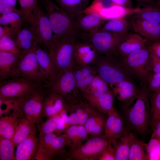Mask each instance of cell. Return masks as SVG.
Returning <instances> with one entry per match:
<instances>
[{
	"mask_svg": "<svg viewBox=\"0 0 160 160\" xmlns=\"http://www.w3.org/2000/svg\"><path fill=\"white\" fill-rule=\"evenodd\" d=\"M149 91L147 86L143 85L135 97L124 103L127 126L142 135L146 133L151 117Z\"/></svg>",
	"mask_w": 160,
	"mask_h": 160,
	"instance_id": "obj_1",
	"label": "cell"
},
{
	"mask_svg": "<svg viewBox=\"0 0 160 160\" xmlns=\"http://www.w3.org/2000/svg\"><path fill=\"white\" fill-rule=\"evenodd\" d=\"M49 20L56 40L63 39H77V33L73 25V19L53 0H41Z\"/></svg>",
	"mask_w": 160,
	"mask_h": 160,
	"instance_id": "obj_2",
	"label": "cell"
},
{
	"mask_svg": "<svg viewBox=\"0 0 160 160\" xmlns=\"http://www.w3.org/2000/svg\"><path fill=\"white\" fill-rule=\"evenodd\" d=\"M48 92L62 96L69 105L78 103L84 99L79 90L73 70L58 71L55 77L45 85Z\"/></svg>",
	"mask_w": 160,
	"mask_h": 160,
	"instance_id": "obj_3",
	"label": "cell"
},
{
	"mask_svg": "<svg viewBox=\"0 0 160 160\" xmlns=\"http://www.w3.org/2000/svg\"><path fill=\"white\" fill-rule=\"evenodd\" d=\"M126 34L98 31L79 33L77 39L90 44L99 54L119 60L120 57L117 52V47Z\"/></svg>",
	"mask_w": 160,
	"mask_h": 160,
	"instance_id": "obj_4",
	"label": "cell"
},
{
	"mask_svg": "<svg viewBox=\"0 0 160 160\" xmlns=\"http://www.w3.org/2000/svg\"><path fill=\"white\" fill-rule=\"evenodd\" d=\"M36 45L20 56L10 78L22 77L42 85L48 83V80L37 60Z\"/></svg>",
	"mask_w": 160,
	"mask_h": 160,
	"instance_id": "obj_5",
	"label": "cell"
},
{
	"mask_svg": "<svg viewBox=\"0 0 160 160\" xmlns=\"http://www.w3.org/2000/svg\"><path fill=\"white\" fill-rule=\"evenodd\" d=\"M47 93L45 85H43L25 97L16 100L17 111L33 125L43 122V103Z\"/></svg>",
	"mask_w": 160,
	"mask_h": 160,
	"instance_id": "obj_6",
	"label": "cell"
},
{
	"mask_svg": "<svg viewBox=\"0 0 160 160\" xmlns=\"http://www.w3.org/2000/svg\"><path fill=\"white\" fill-rule=\"evenodd\" d=\"M150 49L146 46L125 56L121 61L130 76L137 77L147 86L148 78L152 72L150 62Z\"/></svg>",
	"mask_w": 160,
	"mask_h": 160,
	"instance_id": "obj_7",
	"label": "cell"
},
{
	"mask_svg": "<svg viewBox=\"0 0 160 160\" xmlns=\"http://www.w3.org/2000/svg\"><path fill=\"white\" fill-rule=\"evenodd\" d=\"M29 23L37 37L38 44L51 54L56 41L46 13L38 2L33 11Z\"/></svg>",
	"mask_w": 160,
	"mask_h": 160,
	"instance_id": "obj_8",
	"label": "cell"
},
{
	"mask_svg": "<svg viewBox=\"0 0 160 160\" xmlns=\"http://www.w3.org/2000/svg\"><path fill=\"white\" fill-rule=\"evenodd\" d=\"M94 66L97 74L108 84L130 80L121 60L99 54Z\"/></svg>",
	"mask_w": 160,
	"mask_h": 160,
	"instance_id": "obj_9",
	"label": "cell"
},
{
	"mask_svg": "<svg viewBox=\"0 0 160 160\" xmlns=\"http://www.w3.org/2000/svg\"><path fill=\"white\" fill-rule=\"evenodd\" d=\"M39 146L33 159L52 160L67 152L65 148L68 146V143L62 134L53 133L39 136Z\"/></svg>",
	"mask_w": 160,
	"mask_h": 160,
	"instance_id": "obj_10",
	"label": "cell"
},
{
	"mask_svg": "<svg viewBox=\"0 0 160 160\" xmlns=\"http://www.w3.org/2000/svg\"><path fill=\"white\" fill-rule=\"evenodd\" d=\"M43 85L22 77L9 78L0 82V98L17 100Z\"/></svg>",
	"mask_w": 160,
	"mask_h": 160,
	"instance_id": "obj_11",
	"label": "cell"
},
{
	"mask_svg": "<svg viewBox=\"0 0 160 160\" xmlns=\"http://www.w3.org/2000/svg\"><path fill=\"white\" fill-rule=\"evenodd\" d=\"M109 142L105 134L91 137L85 143L65 154L67 160H97Z\"/></svg>",
	"mask_w": 160,
	"mask_h": 160,
	"instance_id": "obj_12",
	"label": "cell"
},
{
	"mask_svg": "<svg viewBox=\"0 0 160 160\" xmlns=\"http://www.w3.org/2000/svg\"><path fill=\"white\" fill-rule=\"evenodd\" d=\"M76 40L69 38L56 40L53 51L50 54L57 72L64 69L73 70L75 64L74 52Z\"/></svg>",
	"mask_w": 160,
	"mask_h": 160,
	"instance_id": "obj_13",
	"label": "cell"
},
{
	"mask_svg": "<svg viewBox=\"0 0 160 160\" xmlns=\"http://www.w3.org/2000/svg\"><path fill=\"white\" fill-rule=\"evenodd\" d=\"M107 19L96 12L84 13L83 12L73 19L74 28L78 34L98 31Z\"/></svg>",
	"mask_w": 160,
	"mask_h": 160,
	"instance_id": "obj_14",
	"label": "cell"
},
{
	"mask_svg": "<svg viewBox=\"0 0 160 160\" xmlns=\"http://www.w3.org/2000/svg\"><path fill=\"white\" fill-rule=\"evenodd\" d=\"M106 120L105 135L113 147L123 133L126 126L125 120L114 107L108 114Z\"/></svg>",
	"mask_w": 160,
	"mask_h": 160,
	"instance_id": "obj_15",
	"label": "cell"
},
{
	"mask_svg": "<svg viewBox=\"0 0 160 160\" xmlns=\"http://www.w3.org/2000/svg\"><path fill=\"white\" fill-rule=\"evenodd\" d=\"M130 23L134 31L147 39L160 42V24L132 17Z\"/></svg>",
	"mask_w": 160,
	"mask_h": 160,
	"instance_id": "obj_16",
	"label": "cell"
},
{
	"mask_svg": "<svg viewBox=\"0 0 160 160\" xmlns=\"http://www.w3.org/2000/svg\"><path fill=\"white\" fill-rule=\"evenodd\" d=\"M85 100L76 104L69 105V124L70 126L76 124L84 125L87 119L97 110Z\"/></svg>",
	"mask_w": 160,
	"mask_h": 160,
	"instance_id": "obj_17",
	"label": "cell"
},
{
	"mask_svg": "<svg viewBox=\"0 0 160 160\" xmlns=\"http://www.w3.org/2000/svg\"><path fill=\"white\" fill-rule=\"evenodd\" d=\"M98 55L92 45L88 43L76 40L74 52L76 64L81 65L93 66Z\"/></svg>",
	"mask_w": 160,
	"mask_h": 160,
	"instance_id": "obj_18",
	"label": "cell"
},
{
	"mask_svg": "<svg viewBox=\"0 0 160 160\" xmlns=\"http://www.w3.org/2000/svg\"><path fill=\"white\" fill-rule=\"evenodd\" d=\"M68 107V103L60 95L55 92H48L44 100L42 116H52Z\"/></svg>",
	"mask_w": 160,
	"mask_h": 160,
	"instance_id": "obj_19",
	"label": "cell"
},
{
	"mask_svg": "<svg viewBox=\"0 0 160 160\" xmlns=\"http://www.w3.org/2000/svg\"><path fill=\"white\" fill-rule=\"evenodd\" d=\"M147 39L137 33H128L121 40L117 48L120 57L125 56L146 46Z\"/></svg>",
	"mask_w": 160,
	"mask_h": 160,
	"instance_id": "obj_20",
	"label": "cell"
},
{
	"mask_svg": "<svg viewBox=\"0 0 160 160\" xmlns=\"http://www.w3.org/2000/svg\"><path fill=\"white\" fill-rule=\"evenodd\" d=\"M14 39L20 55L38 44L37 37L30 23H25Z\"/></svg>",
	"mask_w": 160,
	"mask_h": 160,
	"instance_id": "obj_21",
	"label": "cell"
},
{
	"mask_svg": "<svg viewBox=\"0 0 160 160\" xmlns=\"http://www.w3.org/2000/svg\"><path fill=\"white\" fill-rule=\"evenodd\" d=\"M36 132H32L17 146L15 154L16 160L33 159L39 144Z\"/></svg>",
	"mask_w": 160,
	"mask_h": 160,
	"instance_id": "obj_22",
	"label": "cell"
},
{
	"mask_svg": "<svg viewBox=\"0 0 160 160\" xmlns=\"http://www.w3.org/2000/svg\"><path fill=\"white\" fill-rule=\"evenodd\" d=\"M26 23L23 16L17 12H13L0 15V25L6 29L7 31L6 36L13 39Z\"/></svg>",
	"mask_w": 160,
	"mask_h": 160,
	"instance_id": "obj_23",
	"label": "cell"
},
{
	"mask_svg": "<svg viewBox=\"0 0 160 160\" xmlns=\"http://www.w3.org/2000/svg\"><path fill=\"white\" fill-rule=\"evenodd\" d=\"M115 97L124 103L135 97L138 93V89L130 80L109 84Z\"/></svg>",
	"mask_w": 160,
	"mask_h": 160,
	"instance_id": "obj_24",
	"label": "cell"
},
{
	"mask_svg": "<svg viewBox=\"0 0 160 160\" xmlns=\"http://www.w3.org/2000/svg\"><path fill=\"white\" fill-rule=\"evenodd\" d=\"M83 97L100 112L108 115L114 107L113 102L115 96L112 90L98 96L82 95Z\"/></svg>",
	"mask_w": 160,
	"mask_h": 160,
	"instance_id": "obj_25",
	"label": "cell"
},
{
	"mask_svg": "<svg viewBox=\"0 0 160 160\" xmlns=\"http://www.w3.org/2000/svg\"><path fill=\"white\" fill-rule=\"evenodd\" d=\"M36 52L39 66L49 82L57 73L55 64L49 52L39 44L36 46Z\"/></svg>",
	"mask_w": 160,
	"mask_h": 160,
	"instance_id": "obj_26",
	"label": "cell"
},
{
	"mask_svg": "<svg viewBox=\"0 0 160 160\" xmlns=\"http://www.w3.org/2000/svg\"><path fill=\"white\" fill-rule=\"evenodd\" d=\"M20 56L19 53L0 51V82L10 78Z\"/></svg>",
	"mask_w": 160,
	"mask_h": 160,
	"instance_id": "obj_27",
	"label": "cell"
},
{
	"mask_svg": "<svg viewBox=\"0 0 160 160\" xmlns=\"http://www.w3.org/2000/svg\"><path fill=\"white\" fill-rule=\"evenodd\" d=\"M22 116L15 111L10 115L0 116V136L11 140Z\"/></svg>",
	"mask_w": 160,
	"mask_h": 160,
	"instance_id": "obj_28",
	"label": "cell"
},
{
	"mask_svg": "<svg viewBox=\"0 0 160 160\" xmlns=\"http://www.w3.org/2000/svg\"><path fill=\"white\" fill-rule=\"evenodd\" d=\"M131 129L126 126L124 131L114 147L116 160H129L130 149V134Z\"/></svg>",
	"mask_w": 160,
	"mask_h": 160,
	"instance_id": "obj_29",
	"label": "cell"
},
{
	"mask_svg": "<svg viewBox=\"0 0 160 160\" xmlns=\"http://www.w3.org/2000/svg\"><path fill=\"white\" fill-rule=\"evenodd\" d=\"M145 144L135 134L131 132L129 160H148Z\"/></svg>",
	"mask_w": 160,
	"mask_h": 160,
	"instance_id": "obj_30",
	"label": "cell"
},
{
	"mask_svg": "<svg viewBox=\"0 0 160 160\" xmlns=\"http://www.w3.org/2000/svg\"><path fill=\"white\" fill-rule=\"evenodd\" d=\"M74 19L83 12L90 0H53Z\"/></svg>",
	"mask_w": 160,
	"mask_h": 160,
	"instance_id": "obj_31",
	"label": "cell"
},
{
	"mask_svg": "<svg viewBox=\"0 0 160 160\" xmlns=\"http://www.w3.org/2000/svg\"><path fill=\"white\" fill-rule=\"evenodd\" d=\"M131 26L130 23L123 18H113L107 21L98 31L126 34Z\"/></svg>",
	"mask_w": 160,
	"mask_h": 160,
	"instance_id": "obj_32",
	"label": "cell"
},
{
	"mask_svg": "<svg viewBox=\"0 0 160 160\" xmlns=\"http://www.w3.org/2000/svg\"><path fill=\"white\" fill-rule=\"evenodd\" d=\"M36 131L35 125H33L28 119L22 116L11 140L15 147H17L31 133Z\"/></svg>",
	"mask_w": 160,
	"mask_h": 160,
	"instance_id": "obj_33",
	"label": "cell"
},
{
	"mask_svg": "<svg viewBox=\"0 0 160 160\" xmlns=\"http://www.w3.org/2000/svg\"><path fill=\"white\" fill-rule=\"evenodd\" d=\"M108 83L97 74L85 91L81 94L82 95L100 96L111 89L108 87Z\"/></svg>",
	"mask_w": 160,
	"mask_h": 160,
	"instance_id": "obj_34",
	"label": "cell"
},
{
	"mask_svg": "<svg viewBox=\"0 0 160 160\" xmlns=\"http://www.w3.org/2000/svg\"><path fill=\"white\" fill-rule=\"evenodd\" d=\"M68 109H65L54 116L47 117L46 121L37 124L39 133V136L55 132L63 114Z\"/></svg>",
	"mask_w": 160,
	"mask_h": 160,
	"instance_id": "obj_35",
	"label": "cell"
},
{
	"mask_svg": "<svg viewBox=\"0 0 160 160\" xmlns=\"http://www.w3.org/2000/svg\"><path fill=\"white\" fill-rule=\"evenodd\" d=\"M132 17L160 24V8L148 6L142 8L141 11L132 15Z\"/></svg>",
	"mask_w": 160,
	"mask_h": 160,
	"instance_id": "obj_36",
	"label": "cell"
},
{
	"mask_svg": "<svg viewBox=\"0 0 160 160\" xmlns=\"http://www.w3.org/2000/svg\"><path fill=\"white\" fill-rule=\"evenodd\" d=\"M151 117L149 124L152 127L160 119V91L149 95Z\"/></svg>",
	"mask_w": 160,
	"mask_h": 160,
	"instance_id": "obj_37",
	"label": "cell"
},
{
	"mask_svg": "<svg viewBox=\"0 0 160 160\" xmlns=\"http://www.w3.org/2000/svg\"><path fill=\"white\" fill-rule=\"evenodd\" d=\"M14 147L10 140L0 136V160H16Z\"/></svg>",
	"mask_w": 160,
	"mask_h": 160,
	"instance_id": "obj_38",
	"label": "cell"
},
{
	"mask_svg": "<svg viewBox=\"0 0 160 160\" xmlns=\"http://www.w3.org/2000/svg\"><path fill=\"white\" fill-rule=\"evenodd\" d=\"M145 146L148 160L160 159V138L151 136Z\"/></svg>",
	"mask_w": 160,
	"mask_h": 160,
	"instance_id": "obj_39",
	"label": "cell"
},
{
	"mask_svg": "<svg viewBox=\"0 0 160 160\" xmlns=\"http://www.w3.org/2000/svg\"><path fill=\"white\" fill-rule=\"evenodd\" d=\"M20 5V10L26 22L29 23L31 20L33 11L37 3V0H18Z\"/></svg>",
	"mask_w": 160,
	"mask_h": 160,
	"instance_id": "obj_40",
	"label": "cell"
},
{
	"mask_svg": "<svg viewBox=\"0 0 160 160\" xmlns=\"http://www.w3.org/2000/svg\"><path fill=\"white\" fill-rule=\"evenodd\" d=\"M0 51L20 54L14 39L8 36L0 39Z\"/></svg>",
	"mask_w": 160,
	"mask_h": 160,
	"instance_id": "obj_41",
	"label": "cell"
},
{
	"mask_svg": "<svg viewBox=\"0 0 160 160\" xmlns=\"http://www.w3.org/2000/svg\"><path fill=\"white\" fill-rule=\"evenodd\" d=\"M88 134L84 125H79L76 134L69 147V150L76 149L82 145L83 141L87 139Z\"/></svg>",
	"mask_w": 160,
	"mask_h": 160,
	"instance_id": "obj_42",
	"label": "cell"
},
{
	"mask_svg": "<svg viewBox=\"0 0 160 160\" xmlns=\"http://www.w3.org/2000/svg\"><path fill=\"white\" fill-rule=\"evenodd\" d=\"M147 86L149 90L153 92L160 91V73L151 72L147 80Z\"/></svg>",
	"mask_w": 160,
	"mask_h": 160,
	"instance_id": "obj_43",
	"label": "cell"
},
{
	"mask_svg": "<svg viewBox=\"0 0 160 160\" xmlns=\"http://www.w3.org/2000/svg\"><path fill=\"white\" fill-rule=\"evenodd\" d=\"M100 113L95 124L91 135V137H97L103 135L105 132L106 120L104 116Z\"/></svg>",
	"mask_w": 160,
	"mask_h": 160,
	"instance_id": "obj_44",
	"label": "cell"
},
{
	"mask_svg": "<svg viewBox=\"0 0 160 160\" xmlns=\"http://www.w3.org/2000/svg\"><path fill=\"white\" fill-rule=\"evenodd\" d=\"M68 109L66 110L63 114L57 127L55 132L57 134H61L64 132L70 126L69 124V114H68Z\"/></svg>",
	"mask_w": 160,
	"mask_h": 160,
	"instance_id": "obj_45",
	"label": "cell"
},
{
	"mask_svg": "<svg viewBox=\"0 0 160 160\" xmlns=\"http://www.w3.org/2000/svg\"><path fill=\"white\" fill-rule=\"evenodd\" d=\"M98 160H116L114 148L109 141V143L98 158Z\"/></svg>",
	"mask_w": 160,
	"mask_h": 160,
	"instance_id": "obj_46",
	"label": "cell"
},
{
	"mask_svg": "<svg viewBox=\"0 0 160 160\" xmlns=\"http://www.w3.org/2000/svg\"><path fill=\"white\" fill-rule=\"evenodd\" d=\"M100 113L97 110L86 121L84 125L88 134L91 135L95 124Z\"/></svg>",
	"mask_w": 160,
	"mask_h": 160,
	"instance_id": "obj_47",
	"label": "cell"
},
{
	"mask_svg": "<svg viewBox=\"0 0 160 160\" xmlns=\"http://www.w3.org/2000/svg\"><path fill=\"white\" fill-rule=\"evenodd\" d=\"M150 62L151 71L154 73H160V58L155 55L150 47Z\"/></svg>",
	"mask_w": 160,
	"mask_h": 160,
	"instance_id": "obj_48",
	"label": "cell"
},
{
	"mask_svg": "<svg viewBox=\"0 0 160 160\" xmlns=\"http://www.w3.org/2000/svg\"><path fill=\"white\" fill-rule=\"evenodd\" d=\"M16 12L23 14L20 9L14 8L3 0H0V13L1 15Z\"/></svg>",
	"mask_w": 160,
	"mask_h": 160,
	"instance_id": "obj_49",
	"label": "cell"
},
{
	"mask_svg": "<svg viewBox=\"0 0 160 160\" xmlns=\"http://www.w3.org/2000/svg\"><path fill=\"white\" fill-rule=\"evenodd\" d=\"M79 125V124H76L71 126L66 130L64 132L65 133L62 134L67 140L69 147L71 141L76 134Z\"/></svg>",
	"mask_w": 160,
	"mask_h": 160,
	"instance_id": "obj_50",
	"label": "cell"
},
{
	"mask_svg": "<svg viewBox=\"0 0 160 160\" xmlns=\"http://www.w3.org/2000/svg\"><path fill=\"white\" fill-rule=\"evenodd\" d=\"M116 5L128 8H133L134 5L132 0H110Z\"/></svg>",
	"mask_w": 160,
	"mask_h": 160,
	"instance_id": "obj_51",
	"label": "cell"
},
{
	"mask_svg": "<svg viewBox=\"0 0 160 160\" xmlns=\"http://www.w3.org/2000/svg\"><path fill=\"white\" fill-rule=\"evenodd\" d=\"M152 127L153 131L151 136L160 138V119Z\"/></svg>",
	"mask_w": 160,
	"mask_h": 160,
	"instance_id": "obj_52",
	"label": "cell"
},
{
	"mask_svg": "<svg viewBox=\"0 0 160 160\" xmlns=\"http://www.w3.org/2000/svg\"><path fill=\"white\" fill-rule=\"evenodd\" d=\"M149 47L155 55L160 58V42H154Z\"/></svg>",
	"mask_w": 160,
	"mask_h": 160,
	"instance_id": "obj_53",
	"label": "cell"
},
{
	"mask_svg": "<svg viewBox=\"0 0 160 160\" xmlns=\"http://www.w3.org/2000/svg\"><path fill=\"white\" fill-rule=\"evenodd\" d=\"M138 3L140 4H143L147 5L148 6H151L154 7H157L156 2L153 0H135Z\"/></svg>",
	"mask_w": 160,
	"mask_h": 160,
	"instance_id": "obj_54",
	"label": "cell"
},
{
	"mask_svg": "<svg viewBox=\"0 0 160 160\" xmlns=\"http://www.w3.org/2000/svg\"><path fill=\"white\" fill-rule=\"evenodd\" d=\"M7 31L5 28L3 26H0V39L6 36Z\"/></svg>",
	"mask_w": 160,
	"mask_h": 160,
	"instance_id": "obj_55",
	"label": "cell"
},
{
	"mask_svg": "<svg viewBox=\"0 0 160 160\" xmlns=\"http://www.w3.org/2000/svg\"><path fill=\"white\" fill-rule=\"evenodd\" d=\"M14 8H15L17 0H3Z\"/></svg>",
	"mask_w": 160,
	"mask_h": 160,
	"instance_id": "obj_56",
	"label": "cell"
},
{
	"mask_svg": "<svg viewBox=\"0 0 160 160\" xmlns=\"http://www.w3.org/2000/svg\"><path fill=\"white\" fill-rule=\"evenodd\" d=\"M156 3L157 7L160 8V0H156Z\"/></svg>",
	"mask_w": 160,
	"mask_h": 160,
	"instance_id": "obj_57",
	"label": "cell"
}]
</instances>
